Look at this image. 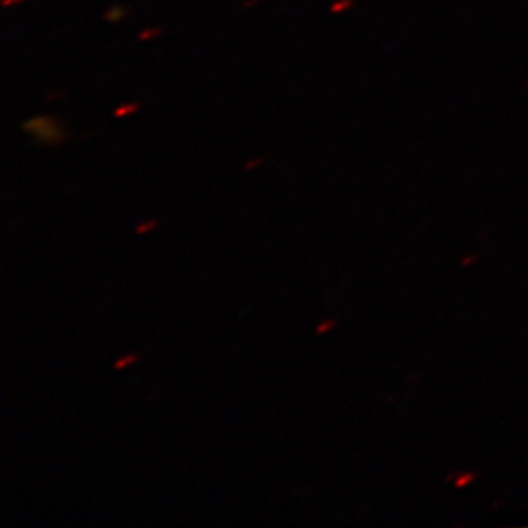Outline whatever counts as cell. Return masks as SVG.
I'll return each instance as SVG.
<instances>
[{"label": "cell", "mask_w": 528, "mask_h": 528, "mask_svg": "<svg viewBox=\"0 0 528 528\" xmlns=\"http://www.w3.org/2000/svg\"><path fill=\"white\" fill-rule=\"evenodd\" d=\"M125 16H127V7H122V5L110 7L105 13V19L106 21H110V22H119Z\"/></svg>", "instance_id": "2"}, {"label": "cell", "mask_w": 528, "mask_h": 528, "mask_svg": "<svg viewBox=\"0 0 528 528\" xmlns=\"http://www.w3.org/2000/svg\"><path fill=\"white\" fill-rule=\"evenodd\" d=\"M136 110H139V105L137 103H132V105H122L117 111H115V117H127L128 113H132V111H136Z\"/></svg>", "instance_id": "4"}, {"label": "cell", "mask_w": 528, "mask_h": 528, "mask_svg": "<svg viewBox=\"0 0 528 528\" xmlns=\"http://www.w3.org/2000/svg\"><path fill=\"white\" fill-rule=\"evenodd\" d=\"M351 4L352 0H339V2H335L334 5L330 7V13H342V11H346Z\"/></svg>", "instance_id": "5"}, {"label": "cell", "mask_w": 528, "mask_h": 528, "mask_svg": "<svg viewBox=\"0 0 528 528\" xmlns=\"http://www.w3.org/2000/svg\"><path fill=\"white\" fill-rule=\"evenodd\" d=\"M52 117H36L35 120H30L24 124V128L35 136L36 139L45 144L60 142L64 139V132L58 128L57 122L50 120Z\"/></svg>", "instance_id": "1"}, {"label": "cell", "mask_w": 528, "mask_h": 528, "mask_svg": "<svg viewBox=\"0 0 528 528\" xmlns=\"http://www.w3.org/2000/svg\"><path fill=\"white\" fill-rule=\"evenodd\" d=\"M134 361H137V356H128V357H125V359H120V361L115 365V370L125 368L128 363H134Z\"/></svg>", "instance_id": "6"}, {"label": "cell", "mask_w": 528, "mask_h": 528, "mask_svg": "<svg viewBox=\"0 0 528 528\" xmlns=\"http://www.w3.org/2000/svg\"><path fill=\"white\" fill-rule=\"evenodd\" d=\"M151 226H156L154 223H149V224H144L141 228L137 229V233H142V231H145V229H153Z\"/></svg>", "instance_id": "7"}, {"label": "cell", "mask_w": 528, "mask_h": 528, "mask_svg": "<svg viewBox=\"0 0 528 528\" xmlns=\"http://www.w3.org/2000/svg\"><path fill=\"white\" fill-rule=\"evenodd\" d=\"M161 33H163V30H159V28H149V30H144V31L139 33V40L141 41H144V40H153V38H156Z\"/></svg>", "instance_id": "3"}]
</instances>
